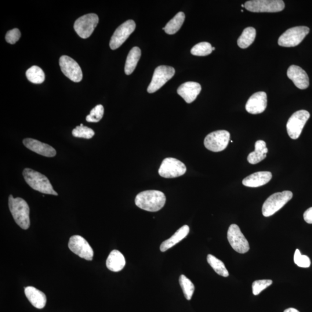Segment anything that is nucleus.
I'll return each mask as SVG.
<instances>
[{
    "label": "nucleus",
    "mask_w": 312,
    "mask_h": 312,
    "mask_svg": "<svg viewBox=\"0 0 312 312\" xmlns=\"http://www.w3.org/2000/svg\"><path fill=\"white\" fill-rule=\"evenodd\" d=\"M295 263L297 266L301 268H308L311 266V260L309 257L306 255H301L299 249H297L295 254Z\"/></svg>",
    "instance_id": "f704fd0d"
},
{
    "label": "nucleus",
    "mask_w": 312,
    "mask_h": 312,
    "mask_svg": "<svg viewBox=\"0 0 312 312\" xmlns=\"http://www.w3.org/2000/svg\"><path fill=\"white\" fill-rule=\"evenodd\" d=\"M241 6H242V7H245V5L244 4H242Z\"/></svg>",
    "instance_id": "ea45409f"
},
{
    "label": "nucleus",
    "mask_w": 312,
    "mask_h": 312,
    "mask_svg": "<svg viewBox=\"0 0 312 312\" xmlns=\"http://www.w3.org/2000/svg\"><path fill=\"white\" fill-rule=\"evenodd\" d=\"M9 208L16 223L23 230L30 226V208L23 198H13L10 195L8 199Z\"/></svg>",
    "instance_id": "f03ea898"
},
{
    "label": "nucleus",
    "mask_w": 312,
    "mask_h": 312,
    "mask_svg": "<svg viewBox=\"0 0 312 312\" xmlns=\"http://www.w3.org/2000/svg\"><path fill=\"white\" fill-rule=\"evenodd\" d=\"M272 177H273V175L271 172H257L245 177L242 180V184L246 187H258L269 182Z\"/></svg>",
    "instance_id": "aec40b11"
},
{
    "label": "nucleus",
    "mask_w": 312,
    "mask_h": 312,
    "mask_svg": "<svg viewBox=\"0 0 312 312\" xmlns=\"http://www.w3.org/2000/svg\"><path fill=\"white\" fill-rule=\"evenodd\" d=\"M141 56V50L139 47H134L131 49L126 61L125 71L126 75H131L135 70Z\"/></svg>",
    "instance_id": "393cba45"
},
{
    "label": "nucleus",
    "mask_w": 312,
    "mask_h": 312,
    "mask_svg": "<svg viewBox=\"0 0 312 312\" xmlns=\"http://www.w3.org/2000/svg\"><path fill=\"white\" fill-rule=\"evenodd\" d=\"M108 270L113 272H119L124 268L126 260L124 256L119 250H114L108 257L106 262Z\"/></svg>",
    "instance_id": "5701e85b"
},
{
    "label": "nucleus",
    "mask_w": 312,
    "mask_h": 312,
    "mask_svg": "<svg viewBox=\"0 0 312 312\" xmlns=\"http://www.w3.org/2000/svg\"><path fill=\"white\" fill-rule=\"evenodd\" d=\"M21 37L20 31L18 28H14L12 30L7 32L5 36L6 41L10 44H14L19 41Z\"/></svg>",
    "instance_id": "c9c22d12"
},
{
    "label": "nucleus",
    "mask_w": 312,
    "mask_h": 312,
    "mask_svg": "<svg viewBox=\"0 0 312 312\" xmlns=\"http://www.w3.org/2000/svg\"><path fill=\"white\" fill-rule=\"evenodd\" d=\"M185 19V14L182 12L177 13L172 19L168 21L165 27L162 28L166 34L172 35L176 33L182 27Z\"/></svg>",
    "instance_id": "a878e982"
},
{
    "label": "nucleus",
    "mask_w": 312,
    "mask_h": 312,
    "mask_svg": "<svg viewBox=\"0 0 312 312\" xmlns=\"http://www.w3.org/2000/svg\"><path fill=\"white\" fill-rule=\"evenodd\" d=\"M293 193L290 191H284L271 195L264 202L262 208L263 215L265 217L273 216L282 209L293 198Z\"/></svg>",
    "instance_id": "20e7f679"
},
{
    "label": "nucleus",
    "mask_w": 312,
    "mask_h": 312,
    "mask_svg": "<svg viewBox=\"0 0 312 312\" xmlns=\"http://www.w3.org/2000/svg\"><path fill=\"white\" fill-rule=\"evenodd\" d=\"M186 170V166L182 162L175 158L168 157L162 161L158 173L165 178H175L183 175Z\"/></svg>",
    "instance_id": "9b49d317"
},
{
    "label": "nucleus",
    "mask_w": 312,
    "mask_h": 312,
    "mask_svg": "<svg viewBox=\"0 0 312 312\" xmlns=\"http://www.w3.org/2000/svg\"><path fill=\"white\" fill-rule=\"evenodd\" d=\"M68 248L82 259L88 261H92L93 259V250L88 241L81 236H72L69 241Z\"/></svg>",
    "instance_id": "ddd939ff"
},
{
    "label": "nucleus",
    "mask_w": 312,
    "mask_h": 312,
    "mask_svg": "<svg viewBox=\"0 0 312 312\" xmlns=\"http://www.w3.org/2000/svg\"><path fill=\"white\" fill-rule=\"evenodd\" d=\"M290 79L295 83L297 88L301 90L306 89L310 86V79L307 72L297 65L290 66L287 72Z\"/></svg>",
    "instance_id": "f3484780"
},
{
    "label": "nucleus",
    "mask_w": 312,
    "mask_h": 312,
    "mask_svg": "<svg viewBox=\"0 0 312 312\" xmlns=\"http://www.w3.org/2000/svg\"><path fill=\"white\" fill-rule=\"evenodd\" d=\"M271 280H259L254 282L252 285L253 294L255 296L259 295V294L273 284Z\"/></svg>",
    "instance_id": "72a5a7b5"
},
{
    "label": "nucleus",
    "mask_w": 312,
    "mask_h": 312,
    "mask_svg": "<svg viewBox=\"0 0 312 312\" xmlns=\"http://www.w3.org/2000/svg\"><path fill=\"white\" fill-rule=\"evenodd\" d=\"M179 284L183 290L185 298L187 300H190L193 296L194 292V285L186 276L180 275L179 278Z\"/></svg>",
    "instance_id": "c756f323"
},
{
    "label": "nucleus",
    "mask_w": 312,
    "mask_h": 312,
    "mask_svg": "<svg viewBox=\"0 0 312 312\" xmlns=\"http://www.w3.org/2000/svg\"><path fill=\"white\" fill-rule=\"evenodd\" d=\"M284 312H300L298 310L295 309V308H289V309L286 310Z\"/></svg>",
    "instance_id": "4c0bfd02"
},
{
    "label": "nucleus",
    "mask_w": 312,
    "mask_h": 312,
    "mask_svg": "<svg viewBox=\"0 0 312 312\" xmlns=\"http://www.w3.org/2000/svg\"><path fill=\"white\" fill-rule=\"evenodd\" d=\"M304 219L308 224H312V207L308 209L304 213Z\"/></svg>",
    "instance_id": "e433bc0d"
},
{
    "label": "nucleus",
    "mask_w": 312,
    "mask_h": 312,
    "mask_svg": "<svg viewBox=\"0 0 312 312\" xmlns=\"http://www.w3.org/2000/svg\"><path fill=\"white\" fill-rule=\"evenodd\" d=\"M99 18L95 13L85 14L75 21L74 30L80 37L86 39L92 34L99 23Z\"/></svg>",
    "instance_id": "1a4fd4ad"
},
{
    "label": "nucleus",
    "mask_w": 312,
    "mask_h": 312,
    "mask_svg": "<svg viewBox=\"0 0 312 312\" xmlns=\"http://www.w3.org/2000/svg\"><path fill=\"white\" fill-rule=\"evenodd\" d=\"M256 35V29L252 27H249L244 29L243 32L238 39V45L242 49H246L252 44L255 41Z\"/></svg>",
    "instance_id": "bb28decb"
},
{
    "label": "nucleus",
    "mask_w": 312,
    "mask_h": 312,
    "mask_svg": "<svg viewBox=\"0 0 312 312\" xmlns=\"http://www.w3.org/2000/svg\"><path fill=\"white\" fill-rule=\"evenodd\" d=\"M207 261L210 266L217 274L222 276L223 277H228L229 273H228V271L222 261L212 255H208Z\"/></svg>",
    "instance_id": "c85d7f7f"
},
{
    "label": "nucleus",
    "mask_w": 312,
    "mask_h": 312,
    "mask_svg": "<svg viewBox=\"0 0 312 312\" xmlns=\"http://www.w3.org/2000/svg\"><path fill=\"white\" fill-rule=\"evenodd\" d=\"M104 114V108L102 105H98L90 112L86 117V121L92 123H97L103 118Z\"/></svg>",
    "instance_id": "473e14b6"
},
{
    "label": "nucleus",
    "mask_w": 312,
    "mask_h": 312,
    "mask_svg": "<svg viewBox=\"0 0 312 312\" xmlns=\"http://www.w3.org/2000/svg\"><path fill=\"white\" fill-rule=\"evenodd\" d=\"M190 228L187 225L180 228L177 230L176 233L174 234L171 237L163 242L160 246V250L162 252H164L166 250L171 248L173 246L178 244L181 241L187 237L189 233Z\"/></svg>",
    "instance_id": "4be33fe9"
},
{
    "label": "nucleus",
    "mask_w": 312,
    "mask_h": 312,
    "mask_svg": "<svg viewBox=\"0 0 312 312\" xmlns=\"http://www.w3.org/2000/svg\"><path fill=\"white\" fill-rule=\"evenodd\" d=\"M285 7V2L282 0H252L245 3V8L252 12H278Z\"/></svg>",
    "instance_id": "39448f33"
},
{
    "label": "nucleus",
    "mask_w": 312,
    "mask_h": 312,
    "mask_svg": "<svg viewBox=\"0 0 312 312\" xmlns=\"http://www.w3.org/2000/svg\"><path fill=\"white\" fill-rule=\"evenodd\" d=\"M267 106V94L264 92H259L253 94L249 98L245 108L249 114L256 115L263 113Z\"/></svg>",
    "instance_id": "dca6fc26"
},
{
    "label": "nucleus",
    "mask_w": 312,
    "mask_h": 312,
    "mask_svg": "<svg viewBox=\"0 0 312 312\" xmlns=\"http://www.w3.org/2000/svg\"><path fill=\"white\" fill-rule=\"evenodd\" d=\"M268 150L264 141H257L255 144V151L248 156V161L251 164H258L266 158Z\"/></svg>",
    "instance_id": "b1692460"
},
{
    "label": "nucleus",
    "mask_w": 312,
    "mask_h": 312,
    "mask_svg": "<svg viewBox=\"0 0 312 312\" xmlns=\"http://www.w3.org/2000/svg\"><path fill=\"white\" fill-rule=\"evenodd\" d=\"M227 239L231 247L236 252L243 254L249 251V242L237 224H231L228 228Z\"/></svg>",
    "instance_id": "f8f14e48"
},
{
    "label": "nucleus",
    "mask_w": 312,
    "mask_h": 312,
    "mask_svg": "<svg viewBox=\"0 0 312 312\" xmlns=\"http://www.w3.org/2000/svg\"><path fill=\"white\" fill-rule=\"evenodd\" d=\"M24 293L32 306L39 310L45 307L46 297L45 294L40 290L34 287L28 286L24 288Z\"/></svg>",
    "instance_id": "412c9836"
},
{
    "label": "nucleus",
    "mask_w": 312,
    "mask_h": 312,
    "mask_svg": "<svg viewBox=\"0 0 312 312\" xmlns=\"http://www.w3.org/2000/svg\"><path fill=\"white\" fill-rule=\"evenodd\" d=\"M230 140V134L227 131H216L205 137L204 145L210 151L219 152L226 150Z\"/></svg>",
    "instance_id": "6e6552de"
},
{
    "label": "nucleus",
    "mask_w": 312,
    "mask_h": 312,
    "mask_svg": "<svg viewBox=\"0 0 312 312\" xmlns=\"http://www.w3.org/2000/svg\"><path fill=\"white\" fill-rule=\"evenodd\" d=\"M175 74L172 67L160 65L155 69L153 78L148 88L149 93H154L162 88Z\"/></svg>",
    "instance_id": "9d476101"
},
{
    "label": "nucleus",
    "mask_w": 312,
    "mask_h": 312,
    "mask_svg": "<svg viewBox=\"0 0 312 312\" xmlns=\"http://www.w3.org/2000/svg\"><path fill=\"white\" fill-rule=\"evenodd\" d=\"M201 91V86L199 83L194 82H187L181 85L177 89V92L188 104L193 103L197 99Z\"/></svg>",
    "instance_id": "6ab92c4d"
},
{
    "label": "nucleus",
    "mask_w": 312,
    "mask_h": 312,
    "mask_svg": "<svg viewBox=\"0 0 312 312\" xmlns=\"http://www.w3.org/2000/svg\"><path fill=\"white\" fill-rule=\"evenodd\" d=\"M311 117L310 112L300 110L294 113L287 123L286 128L290 138L293 140L298 139L306 123Z\"/></svg>",
    "instance_id": "0eeeda50"
},
{
    "label": "nucleus",
    "mask_w": 312,
    "mask_h": 312,
    "mask_svg": "<svg viewBox=\"0 0 312 312\" xmlns=\"http://www.w3.org/2000/svg\"><path fill=\"white\" fill-rule=\"evenodd\" d=\"M25 147L28 150L45 157H53L56 155V151L50 145L32 139H26L23 141Z\"/></svg>",
    "instance_id": "a211bd4d"
},
{
    "label": "nucleus",
    "mask_w": 312,
    "mask_h": 312,
    "mask_svg": "<svg viewBox=\"0 0 312 312\" xmlns=\"http://www.w3.org/2000/svg\"><path fill=\"white\" fill-rule=\"evenodd\" d=\"M26 75L28 81L35 84H41L45 79L44 72L41 68L36 65L29 68L26 71Z\"/></svg>",
    "instance_id": "cd10ccee"
},
{
    "label": "nucleus",
    "mask_w": 312,
    "mask_h": 312,
    "mask_svg": "<svg viewBox=\"0 0 312 312\" xmlns=\"http://www.w3.org/2000/svg\"><path fill=\"white\" fill-rule=\"evenodd\" d=\"M215 50V47H212V50H213H213Z\"/></svg>",
    "instance_id": "58836bf2"
},
{
    "label": "nucleus",
    "mask_w": 312,
    "mask_h": 312,
    "mask_svg": "<svg viewBox=\"0 0 312 312\" xmlns=\"http://www.w3.org/2000/svg\"><path fill=\"white\" fill-rule=\"evenodd\" d=\"M212 46L210 43L202 42L197 43L191 50V53L194 56H206L212 52Z\"/></svg>",
    "instance_id": "7c9ffc66"
},
{
    "label": "nucleus",
    "mask_w": 312,
    "mask_h": 312,
    "mask_svg": "<svg viewBox=\"0 0 312 312\" xmlns=\"http://www.w3.org/2000/svg\"><path fill=\"white\" fill-rule=\"evenodd\" d=\"M72 134L75 137L91 139L95 135V133L92 129L81 124L79 126L76 127L75 129L72 130Z\"/></svg>",
    "instance_id": "2f4dec72"
},
{
    "label": "nucleus",
    "mask_w": 312,
    "mask_h": 312,
    "mask_svg": "<svg viewBox=\"0 0 312 312\" xmlns=\"http://www.w3.org/2000/svg\"><path fill=\"white\" fill-rule=\"evenodd\" d=\"M310 29L307 26H297L288 29L278 39V44L283 47H295L300 44Z\"/></svg>",
    "instance_id": "423d86ee"
},
{
    "label": "nucleus",
    "mask_w": 312,
    "mask_h": 312,
    "mask_svg": "<svg viewBox=\"0 0 312 312\" xmlns=\"http://www.w3.org/2000/svg\"><path fill=\"white\" fill-rule=\"evenodd\" d=\"M136 27V24L133 20H127L121 24L112 36L110 43L111 49L115 50L121 47L135 30Z\"/></svg>",
    "instance_id": "4468645a"
},
{
    "label": "nucleus",
    "mask_w": 312,
    "mask_h": 312,
    "mask_svg": "<svg viewBox=\"0 0 312 312\" xmlns=\"http://www.w3.org/2000/svg\"><path fill=\"white\" fill-rule=\"evenodd\" d=\"M166 197L162 192L158 190H147L141 192L136 196V205L138 207L148 212H157L165 204Z\"/></svg>",
    "instance_id": "f257e3e1"
},
{
    "label": "nucleus",
    "mask_w": 312,
    "mask_h": 312,
    "mask_svg": "<svg viewBox=\"0 0 312 312\" xmlns=\"http://www.w3.org/2000/svg\"><path fill=\"white\" fill-rule=\"evenodd\" d=\"M59 64L61 71L71 81L74 82L82 81V71L77 61L70 57L63 56L60 58Z\"/></svg>",
    "instance_id": "2eb2a0df"
},
{
    "label": "nucleus",
    "mask_w": 312,
    "mask_h": 312,
    "mask_svg": "<svg viewBox=\"0 0 312 312\" xmlns=\"http://www.w3.org/2000/svg\"><path fill=\"white\" fill-rule=\"evenodd\" d=\"M23 175L25 181L32 189L43 194L58 195L48 177L43 174L30 168H25Z\"/></svg>",
    "instance_id": "7ed1b4c3"
}]
</instances>
